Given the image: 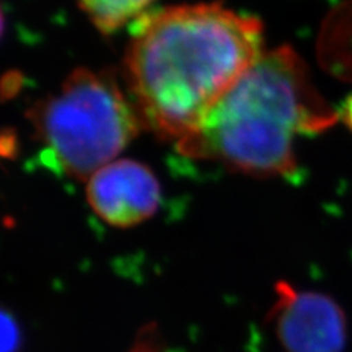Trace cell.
Listing matches in <instances>:
<instances>
[{
	"mask_svg": "<svg viewBox=\"0 0 352 352\" xmlns=\"http://www.w3.org/2000/svg\"><path fill=\"white\" fill-rule=\"evenodd\" d=\"M154 0H78L97 30L110 34L148 12Z\"/></svg>",
	"mask_w": 352,
	"mask_h": 352,
	"instance_id": "cell-6",
	"label": "cell"
},
{
	"mask_svg": "<svg viewBox=\"0 0 352 352\" xmlns=\"http://www.w3.org/2000/svg\"><path fill=\"white\" fill-rule=\"evenodd\" d=\"M336 115L291 47L264 52L176 147L257 178L292 175L294 141L332 126Z\"/></svg>",
	"mask_w": 352,
	"mask_h": 352,
	"instance_id": "cell-2",
	"label": "cell"
},
{
	"mask_svg": "<svg viewBox=\"0 0 352 352\" xmlns=\"http://www.w3.org/2000/svg\"><path fill=\"white\" fill-rule=\"evenodd\" d=\"M263 53L254 16L219 2L168 6L132 22L124 74L144 128L178 144Z\"/></svg>",
	"mask_w": 352,
	"mask_h": 352,
	"instance_id": "cell-1",
	"label": "cell"
},
{
	"mask_svg": "<svg viewBox=\"0 0 352 352\" xmlns=\"http://www.w3.org/2000/svg\"><path fill=\"white\" fill-rule=\"evenodd\" d=\"M28 119L49 166L87 181L115 162L144 128L109 71H74L56 93L30 110Z\"/></svg>",
	"mask_w": 352,
	"mask_h": 352,
	"instance_id": "cell-3",
	"label": "cell"
},
{
	"mask_svg": "<svg viewBox=\"0 0 352 352\" xmlns=\"http://www.w3.org/2000/svg\"><path fill=\"white\" fill-rule=\"evenodd\" d=\"M283 329L294 352H340L345 345L342 313L322 295L295 298Z\"/></svg>",
	"mask_w": 352,
	"mask_h": 352,
	"instance_id": "cell-5",
	"label": "cell"
},
{
	"mask_svg": "<svg viewBox=\"0 0 352 352\" xmlns=\"http://www.w3.org/2000/svg\"><path fill=\"white\" fill-rule=\"evenodd\" d=\"M160 198L156 176L135 160H115L87 181L88 204L98 217L116 228L146 222L157 212Z\"/></svg>",
	"mask_w": 352,
	"mask_h": 352,
	"instance_id": "cell-4",
	"label": "cell"
}]
</instances>
